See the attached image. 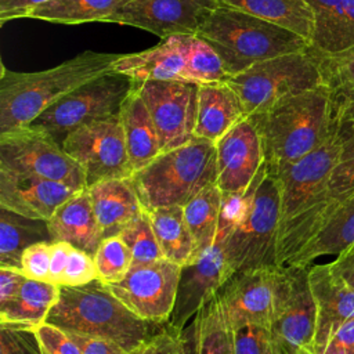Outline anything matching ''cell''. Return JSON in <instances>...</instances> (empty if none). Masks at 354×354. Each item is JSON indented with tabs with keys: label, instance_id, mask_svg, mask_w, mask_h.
Wrapping results in <instances>:
<instances>
[{
	"label": "cell",
	"instance_id": "obj_1",
	"mask_svg": "<svg viewBox=\"0 0 354 354\" xmlns=\"http://www.w3.org/2000/svg\"><path fill=\"white\" fill-rule=\"evenodd\" d=\"M249 118L261 136L268 174L278 173L319 147L339 120L335 95L324 83Z\"/></svg>",
	"mask_w": 354,
	"mask_h": 354
},
{
	"label": "cell",
	"instance_id": "obj_2",
	"mask_svg": "<svg viewBox=\"0 0 354 354\" xmlns=\"http://www.w3.org/2000/svg\"><path fill=\"white\" fill-rule=\"evenodd\" d=\"M120 55L87 50L40 72H14L1 64L0 133L32 124L68 93L111 72Z\"/></svg>",
	"mask_w": 354,
	"mask_h": 354
},
{
	"label": "cell",
	"instance_id": "obj_3",
	"mask_svg": "<svg viewBox=\"0 0 354 354\" xmlns=\"http://www.w3.org/2000/svg\"><path fill=\"white\" fill-rule=\"evenodd\" d=\"M46 322L68 333L115 342L127 353L166 325L140 318L100 279L82 286H59Z\"/></svg>",
	"mask_w": 354,
	"mask_h": 354
},
{
	"label": "cell",
	"instance_id": "obj_4",
	"mask_svg": "<svg viewBox=\"0 0 354 354\" xmlns=\"http://www.w3.org/2000/svg\"><path fill=\"white\" fill-rule=\"evenodd\" d=\"M196 36L217 51L231 77L261 61L311 47L289 29L224 6L209 15Z\"/></svg>",
	"mask_w": 354,
	"mask_h": 354
},
{
	"label": "cell",
	"instance_id": "obj_5",
	"mask_svg": "<svg viewBox=\"0 0 354 354\" xmlns=\"http://www.w3.org/2000/svg\"><path fill=\"white\" fill-rule=\"evenodd\" d=\"M217 178L216 144L194 137L188 142L160 152L130 181L145 210L184 206Z\"/></svg>",
	"mask_w": 354,
	"mask_h": 354
},
{
	"label": "cell",
	"instance_id": "obj_6",
	"mask_svg": "<svg viewBox=\"0 0 354 354\" xmlns=\"http://www.w3.org/2000/svg\"><path fill=\"white\" fill-rule=\"evenodd\" d=\"M279 223V184L274 176L267 173L264 163L253 180L250 202L243 217L223 241L231 272L278 267Z\"/></svg>",
	"mask_w": 354,
	"mask_h": 354
},
{
	"label": "cell",
	"instance_id": "obj_7",
	"mask_svg": "<svg viewBox=\"0 0 354 354\" xmlns=\"http://www.w3.org/2000/svg\"><path fill=\"white\" fill-rule=\"evenodd\" d=\"M238 94L246 116L266 112L281 100L322 84L314 53H290L252 65L227 82Z\"/></svg>",
	"mask_w": 354,
	"mask_h": 354
},
{
	"label": "cell",
	"instance_id": "obj_8",
	"mask_svg": "<svg viewBox=\"0 0 354 354\" xmlns=\"http://www.w3.org/2000/svg\"><path fill=\"white\" fill-rule=\"evenodd\" d=\"M134 87L136 83L129 76L106 72L68 93L46 109L32 126L47 131L62 145L65 137L73 130L94 120L119 115Z\"/></svg>",
	"mask_w": 354,
	"mask_h": 354
},
{
	"label": "cell",
	"instance_id": "obj_9",
	"mask_svg": "<svg viewBox=\"0 0 354 354\" xmlns=\"http://www.w3.org/2000/svg\"><path fill=\"white\" fill-rule=\"evenodd\" d=\"M0 167L87 188L79 163L47 131L32 124L0 133Z\"/></svg>",
	"mask_w": 354,
	"mask_h": 354
},
{
	"label": "cell",
	"instance_id": "obj_10",
	"mask_svg": "<svg viewBox=\"0 0 354 354\" xmlns=\"http://www.w3.org/2000/svg\"><path fill=\"white\" fill-rule=\"evenodd\" d=\"M317 328V304L308 266L275 268V300L271 332L285 354L311 351Z\"/></svg>",
	"mask_w": 354,
	"mask_h": 354
},
{
	"label": "cell",
	"instance_id": "obj_11",
	"mask_svg": "<svg viewBox=\"0 0 354 354\" xmlns=\"http://www.w3.org/2000/svg\"><path fill=\"white\" fill-rule=\"evenodd\" d=\"M62 148L82 167L87 187L108 178H130L134 173L119 115L73 130Z\"/></svg>",
	"mask_w": 354,
	"mask_h": 354
},
{
	"label": "cell",
	"instance_id": "obj_12",
	"mask_svg": "<svg viewBox=\"0 0 354 354\" xmlns=\"http://www.w3.org/2000/svg\"><path fill=\"white\" fill-rule=\"evenodd\" d=\"M348 133L340 122L329 137L299 160L271 174L278 180L281 191V223L296 216L314 196L324 191L343 151Z\"/></svg>",
	"mask_w": 354,
	"mask_h": 354
},
{
	"label": "cell",
	"instance_id": "obj_13",
	"mask_svg": "<svg viewBox=\"0 0 354 354\" xmlns=\"http://www.w3.org/2000/svg\"><path fill=\"white\" fill-rule=\"evenodd\" d=\"M180 270L181 266L166 259L133 264L123 279L106 286L140 318L166 324L173 311Z\"/></svg>",
	"mask_w": 354,
	"mask_h": 354
},
{
	"label": "cell",
	"instance_id": "obj_14",
	"mask_svg": "<svg viewBox=\"0 0 354 354\" xmlns=\"http://www.w3.org/2000/svg\"><path fill=\"white\" fill-rule=\"evenodd\" d=\"M136 88L156 126L162 152L195 137L198 84L181 80H149L136 84Z\"/></svg>",
	"mask_w": 354,
	"mask_h": 354
},
{
	"label": "cell",
	"instance_id": "obj_15",
	"mask_svg": "<svg viewBox=\"0 0 354 354\" xmlns=\"http://www.w3.org/2000/svg\"><path fill=\"white\" fill-rule=\"evenodd\" d=\"M217 7V0H130L106 22L140 28L160 39L196 36Z\"/></svg>",
	"mask_w": 354,
	"mask_h": 354
},
{
	"label": "cell",
	"instance_id": "obj_16",
	"mask_svg": "<svg viewBox=\"0 0 354 354\" xmlns=\"http://www.w3.org/2000/svg\"><path fill=\"white\" fill-rule=\"evenodd\" d=\"M231 274L223 242H214L181 266L173 311L166 325L183 333Z\"/></svg>",
	"mask_w": 354,
	"mask_h": 354
},
{
	"label": "cell",
	"instance_id": "obj_17",
	"mask_svg": "<svg viewBox=\"0 0 354 354\" xmlns=\"http://www.w3.org/2000/svg\"><path fill=\"white\" fill-rule=\"evenodd\" d=\"M275 268L232 272L216 293L232 330L245 325L271 329L275 300Z\"/></svg>",
	"mask_w": 354,
	"mask_h": 354
},
{
	"label": "cell",
	"instance_id": "obj_18",
	"mask_svg": "<svg viewBox=\"0 0 354 354\" xmlns=\"http://www.w3.org/2000/svg\"><path fill=\"white\" fill-rule=\"evenodd\" d=\"M216 144V184L223 194H243L266 163L261 136L246 116Z\"/></svg>",
	"mask_w": 354,
	"mask_h": 354
},
{
	"label": "cell",
	"instance_id": "obj_19",
	"mask_svg": "<svg viewBox=\"0 0 354 354\" xmlns=\"http://www.w3.org/2000/svg\"><path fill=\"white\" fill-rule=\"evenodd\" d=\"M77 191L59 181L0 167V206L32 218L50 220Z\"/></svg>",
	"mask_w": 354,
	"mask_h": 354
},
{
	"label": "cell",
	"instance_id": "obj_20",
	"mask_svg": "<svg viewBox=\"0 0 354 354\" xmlns=\"http://www.w3.org/2000/svg\"><path fill=\"white\" fill-rule=\"evenodd\" d=\"M308 279L317 304V328L311 353L322 354L332 335L354 317V289L326 264H310Z\"/></svg>",
	"mask_w": 354,
	"mask_h": 354
},
{
	"label": "cell",
	"instance_id": "obj_21",
	"mask_svg": "<svg viewBox=\"0 0 354 354\" xmlns=\"http://www.w3.org/2000/svg\"><path fill=\"white\" fill-rule=\"evenodd\" d=\"M191 41L192 36H170L148 50L122 54L113 64L112 72L129 76L136 84L149 80L187 82L185 65Z\"/></svg>",
	"mask_w": 354,
	"mask_h": 354
},
{
	"label": "cell",
	"instance_id": "obj_22",
	"mask_svg": "<svg viewBox=\"0 0 354 354\" xmlns=\"http://www.w3.org/2000/svg\"><path fill=\"white\" fill-rule=\"evenodd\" d=\"M47 221L53 242H68L91 256L104 239L87 188L65 201Z\"/></svg>",
	"mask_w": 354,
	"mask_h": 354
},
{
	"label": "cell",
	"instance_id": "obj_23",
	"mask_svg": "<svg viewBox=\"0 0 354 354\" xmlns=\"http://www.w3.org/2000/svg\"><path fill=\"white\" fill-rule=\"evenodd\" d=\"M102 236L119 235L145 209L130 178H108L87 187Z\"/></svg>",
	"mask_w": 354,
	"mask_h": 354
},
{
	"label": "cell",
	"instance_id": "obj_24",
	"mask_svg": "<svg viewBox=\"0 0 354 354\" xmlns=\"http://www.w3.org/2000/svg\"><path fill=\"white\" fill-rule=\"evenodd\" d=\"M245 118L242 102L227 82L199 86L195 137L216 142Z\"/></svg>",
	"mask_w": 354,
	"mask_h": 354
},
{
	"label": "cell",
	"instance_id": "obj_25",
	"mask_svg": "<svg viewBox=\"0 0 354 354\" xmlns=\"http://www.w3.org/2000/svg\"><path fill=\"white\" fill-rule=\"evenodd\" d=\"M119 116L130 163L137 171L153 160L162 152V147L152 116L136 87L123 102Z\"/></svg>",
	"mask_w": 354,
	"mask_h": 354
},
{
	"label": "cell",
	"instance_id": "obj_26",
	"mask_svg": "<svg viewBox=\"0 0 354 354\" xmlns=\"http://www.w3.org/2000/svg\"><path fill=\"white\" fill-rule=\"evenodd\" d=\"M315 17L311 50L335 53L354 44V0H306Z\"/></svg>",
	"mask_w": 354,
	"mask_h": 354
},
{
	"label": "cell",
	"instance_id": "obj_27",
	"mask_svg": "<svg viewBox=\"0 0 354 354\" xmlns=\"http://www.w3.org/2000/svg\"><path fill=\"white\" fill-rule=\"evenodd\" d=\"M353 243L354 189L335 206L321 230L288 266H310L313 260L326 254H339Z\"/></svg>",
	"mask_w": 354,
	"mask_h": 354
},
{
	"label": "cell",
	"instance_id": "obj_28",
	"mask_svg": "<svg viewBox=\"0 0 354 354\" xmlns=\"http://www.w3.org/2000/svg\"><path fill=\"white\" fill-rule=\"evenodd\" d=\"M58 296V285L25 278L15 296L7 303L0 304V324L36 329L46 322Z\"/></svg>",
	"mask_w": 354,
	"mask_h": 354
},
{
	"label": "cell",
	"instance_id": "obj_29",
	"mask_svg": "<svg viewBox=\"0 0 354 354\" xmlns=\"http://www.w3.org/2000/svg\"><path fill=\"white\" fill-rule=\"evenodd\" d=\"M218 6L236 8L289 29L310 41L315 17L306 0H217Z\"/></svg>",
	"mask_w": 354,
	"mask_h": 354
},
{
	"label": "cell",
	"instance_id": "obj_30",
	"mask_svg": "<svg viewBox=\"0 0 354 354\" xmlns=\"http://www.w3.org/2000/svg\"><path fill=\"white\" fill-rule=\"evenodd\" d=\"M189 354H235L234 330L214 295L185 328Z\"/></svg>",
	"mask_w": 354,
	"mask_h": 354
},
{
	"label": "cell",
	"instance_id": "obj_31",
	"mask_svg": "<svg viewBox=\"0 0 354 354\" xmlns=\"http://www.w3.org/2000/svg\"><path fill=\"white\" fill-rule=\"evenodd\" d=\"M40 242H53L47 220L32 218L0 206V267L19 270L25 249Z\"/></svg>",
	"mask_w": 354,
	"mask_h": 354
},
{
	"label": "cell",
	"instance_id": "obj_32",
	"mask_svg": "<svg viewBox=\"0 0 354 354\" xmlns=\"http://www.w3.org/2000/svg\"><path fill=\"white\" fill-rule=\"evenodd\" d=\"M163 257L178 266L188 263L195 253V245L183 206H169L147 210Z\"/></svg>",
	"mask_w": 354,
	"mask_h": 354
},
{
	"label": "cell",
	"instance_id": "obj_33",
	"mask_svg": "<svg viewBox=\"0 0 354 354\" xmlns=\"http://www.w3.org/2000/svg\"><path fill=\"white\" fill-rule=\"evenodd\" d=\"M129 1L130 0H51L35 8L29 18L62 25L106 22Z\"/></svg>",
	"mask_w": 354,
	"mask_h": 354
},
{
	"label": "cell",
	"instance_id": "obj_34",
	"mask_svg": "<svg viewBox=\"0 0 354 354\" xmlns=\"http://www.w3.org/2000/svg\"><path fill=\"white\" fill-rule=\"evenodd\" d=\"M223 192L217 184H210L183 206L184 218L194 239V257L216 242Z\"/></svg>",
	"mask_w": 354,
	"mask_h": 354
},
{
	"label": "cell",
	"instance_id": "obj_35",
	"mask_svg": "<svg viewBox=\"0 0 354 354\" xmlns=\"http://www.w3.org/2000/svg\"><path fill=\"white\" fill-rule=\"evenodd\" d=\"M231 75L227 72L217 51L202 37L192 36L185 65L187 82L202 84H216L228 82Z\"/></svg>",
	"mask_w": 354,
	"mask_h": 354
},
{
	"label": "cell",
	"instance_id": "obj_36",
	"mask_svg": "<svg viewBox=\"0 0 354 354\" xmlns=\"http://www.w3.org/2000/svg\"><path fill=\"white\" fill-rule=\"evenodd\" d=\"M98 279L104 285L115 283L124 278L134 264L133 254L119 235L104 238L94 254Z\"/></svg>",
	"mask_w": 354,
	"mask_h": 354
},
{
	"label": "cell",
	"instance_id": "obj_37",
	"mask_svg": "<svg viewBox=\"0 0 354 354\" xmlns=\"http://www.w3.org/2000/svg\"><path fill=\"white\" fill-rule=\"evenodd\" d=\"M119 236L130 249L134 264H147L165 259L147 210L127 224Z\"/></svg>",
	"mask_w": 354,
	"mask_h": 354
},
{
	"label": "cell",
	"instance_id": "obj_38",
	"mask_svg": "<svg viewBox=\"0 0 354 354\" xmlns=\"http://www.w3.org/2000/svg\"><path fill=\"white\" fill-rule=\"evenodd\" d=\"M313 53L325 86L333 93L354 90V44L335 53Z\"/></svg>",
	"mask_w": 354,
	"mask_h": 354
},
{
	"label": "cell",
	"instance_id": "obj_39",
	"mask_svg": "<svg viewBox=\"0 0 354 354\" xmlns=\"http://www.w3.org/2000/svg\"><path fill=\"white\" fill-rule=\"evenodd\" d=\"M235 354H282L271 329L263 325H245L234 330Z\"/></svg>",
	"mask_w": 354,
	"mask_h": 354
},
{
	"label": "cell",
	"instance_id": "obj_40",
	"mask_svg": "<svg viewBox=\"0 0 354 354\" xmlns=\"http://www.w3.org/2000/svg\"><path fill=\"white\" fill-rule=\"evenodd\" d=\"M0 354H41L36 329L0 324Z\"/></svg>",
	"mask_w": 354,
	"mask_h": 354
},
{
	"label": "cell",
	"instance_id": "obj_41",
	"mask_svg": "<svg viewBox=\"0 0 354 354\" xmlns=\"http://www.w3.org/2000/svg\"><path fill=\"white\" fill-rule=\"evenodd\" d=\"M129 354H189L187 337L165 325Z\"/></svg>",
	"mask_w": 354,
	"mask_h": 354
},
{
	"label": "cell",
	"instance_id": "obj_42",
	"mask_svg": "<svg viewBox=\"0 0 354 354\" xmlns=\"http://www.w3.org/2000/svg\"><path fill=\"white\" fill-rule=\"evenodd\" d=\"M95 279H98V275L94 256L72 246L61 286H82Z\"/></svg>",
	"mask_w": 354,
	"mask_h": 354
},
{
	"label": "cell",
	"instance_id": "obj_43",
	"mask_svg": "<svg viewBox=\"0 0 354 354\" xmlns=\"http://www.w3.org/2000/svg\"><path fill=\"white\" fill-rule=\"evenodd\" d=\"M50 254L51 242H40L26 248L21 257L19 271L28 279L48 282Z\"/></svg>",
	"mask_w": 354,
	"mask_h": 354
},
{
	"label": "cell",
	"instance_id": "obj_44",
	"mask_svg": "<svg viewBox=\"0 0 354 354\" xmlns=\"http://www.w3.org/2000/svg\"><path fill=\"white\" fill-rule=\"evenodd\" d=\"M36 333L40 342L41 354H82V350L73 337L58 326L44 322L36 328Z\"/></svg>",
	"mask_w": 354,
	"mask_h": 354
},
{
	"label": "cell",
	"instance_id": "obj_45",
	"mask_svg": "<svg viewBox=\"0 0 354 354\" xmlns=\"http://www.w3.org/2000/svg\"><path fill=\"white\" fill-rule=\"evenodd\" d=\"M322 354H354V317L332 335Z\"/></svg>",
	"mask_w": 354,
	"mask_h": 354
},
{
	"label": "cell",
	"instance_id": "obj_46",
	"mask_svg": "<svg viewBox=\"0 0 354 354\" xmlns=\"http://www.w3.org/2000/svg\"><path fill=\"white\" fill-rule=\"evenodd\" d=\"M48 1L51 0H0V24L4 25L12 19L29 18L35 8Z\"/></svg>",
	"mask_w": 354,
	"mask_h": 354
},
{
	"label": "cell",
	"instance_id": "obj_47",
	"mask_svg": "<svg viewBox=\"0 0 354 354\" xmlns=\"http://www.w3.org/2000/svg\"><path fill=\"white\" fill-rule=\"evenodd\" d=\"M69 335L79 344L82 354H129L123 347L106 339L90 337V336L73 335V333H69Z\"/></svg>",
	"mask_w": 354,
	"mask_h": 354
},
{
	"label": "cell",
	"instance_id": "obj_48",
	"mask_svg": "<svg viewBox=\"0 0 354 354\" xmlns=\"http://www.w3.org/2000/svg\"><path fill=\"white\" fill-rule=\"evenodd\" d=\"M71 249H72V245L68 242H51L48 282L61 286L62 275L68 264Z\"/></svg>",
	"mask_w": 354,
	"mask_h": 354
},
{
	"label": "cell",
	"instance_id": "obj_49",
	"mask_svg": "<svg viewBox=\"0 0 354 354\" xmlns=\"http://www.w3.org/2000/svg\"><path fill=\"white\" fill-rule=\"evenodd\" d=\"M333 95L336 102V113L342 127L348 134H354V90L333 93Z\"/></svg>",
	"mask_w": 354,
	"mask_h": 354
},
{
	"label": "cell",
	"instance_id": "obj_50",
	"mask_svg": "<svg viewBox=\"0 0 354 354\" xmlns=\"http://www.w3.org/2000/svg\"><path fill=\"white\" fill-rule=\"evenodd\" d=\"M25 277L18 268L0 267V304L7 303L15 296Z\"/></svg>",
	"mask_w": 354,
	"mask_h": 354
},
{
	"label": "cell",
	"instance_id": "obj_51",
	"mask_svg": "<svg viewBox=\"0 0 354 354\" xmlns=\"http://www.w3.org/2000/svg\"><path fill=\"white\" fill-rule=\"evenodd\" d=\"M329 264L333 271L354 289V243L336 254V259Z\"/></svg>",
	"mask_w": 354,
	"mask_h": 354
},
{
	"label": "cell",
	"instance_id": "obj_52",
	"mask_svg": "<svg viewBox=\"0 0 354 354\" xmlns=\"http://www.w3.org/2000/svg\"><path fill=\"white\" fill-rule=\"evenodd\" d=\"M297 354H314V353H311V351H307V350H304V351H300V353H297Z\"/></svg>",
	"mask_w": 354,
	"mask_h": 354
},
{
	"label": "cell",
	"instance_id": "obj_53",
	"mask_svg": "<svg viewBox=\"0 0 354 354\" xmlns=\"http://www.w3.org/2000/svg\"><path fill=\"white\" fill-rule=\"evenodd\" d=\"M281 351H282V350H281ZM282 354H285V353H283V351H282Z\"/></svg>",
	"mask_w": 354,
	"mask_h": 354
}]
</instances>
